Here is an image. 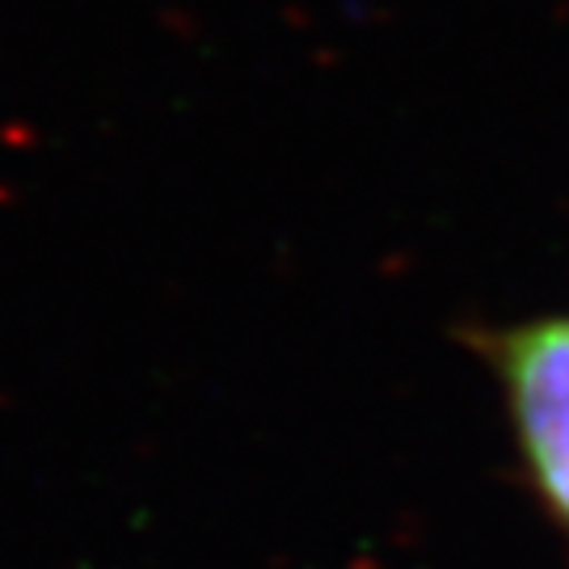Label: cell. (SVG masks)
<instances>
[{
  "mask_svg": "<svg viewBox=\"0 0 569 569\" xmlns=\"http://www.w3.org/2000/svg\"><path fill=\"white\" fill-rule=\"evenodd\" d=\"M507 385L536 481L569 531V321L510 338Z\"/></svg>",
  "mask_w": 569,
  "mask_h": 569,
  "instance_id": "cell-1",
  "label": "cell"
}]
</instances>
